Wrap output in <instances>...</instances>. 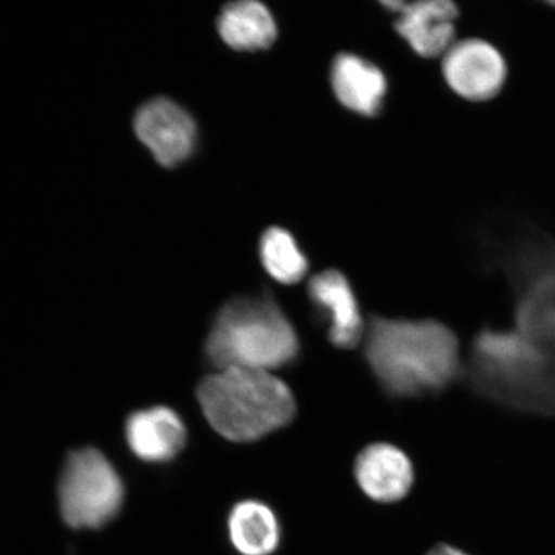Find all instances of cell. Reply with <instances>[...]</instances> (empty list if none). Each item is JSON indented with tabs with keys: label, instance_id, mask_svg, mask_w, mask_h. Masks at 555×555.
<instances>
[{
	"label": "cell",
	"instance_id": "7",
	"mask_svg": "<svg viewBox=\"0 0 555 555\" xmlns=\"http://www.w3.org/2000/svg\"><path fill=\"white\" fill-rule=\"evenodd\" d=\"M442 76L461 99L485 103L503 93L509 67L495 44L481 38H467L456 40L442 55Z\"/></svg>",
	"mask_w": 555,
	"mask_h": 555
},
{
	"label": "cell",
	"instance_id": "9",
	"mask_svg": "<svg viewBox=\"0 0 555 555\" xmlns=\"http://www.w3.org/2000/svg\"><path fill=\"white\" fill-rule=\"evenodd\" d=\"M385 5L398 13L397 31L422 57H442L455 43L460 9L451 0L387 2Z\"/></svg>",
	"mask_w": 555,
	"mask_h": 555
},
{
	"label": "cell",
	"instance_id": "6",
	"mask_svg": "<svg viewBox=\"0 0 555 555\" xmlns=\"http://www.w3.org/2000/svg\"><path fill=\"white\" fill-rule=\"evenodd\" d=\"M121 477L106 455L87 448L68 455L59 485L62 517L74 529H100L121 509Z\"/></svg>",
	"mask_w": 555,
	"mask_h": 555
},
{
	"label": "cell",
	"instance_id": "8",
	"mask_svg": "<svg viewBox=\"0 0 555 555\" xmlns=\"http://www.w3.org/2000/svg\"><path fill=\"white\" fill-rule=\"evenodd\" d=\"M134 130L156 162L176 168L189 158L197 143L193 117L178 103L159 96L137 111Z\"/></svg>",
	"mask_w": 555,
	"mask_h": 555
},
{
	"label": "cell",
	"instance_id": "14",
	"mask_svg": "<svg viewBox=\"0 0 555 555\" xmlns=\"http://www.w3.org/2000/svg\"><path fill=\"white\" fill-rule=\"evenodd\" d=\"M218 31L224 43L235 51L267 50L276 39L278 27L272 12L256 0H241L225 5L218 18Z\"/></svg>",
	"mask_w": 555,
	"mask_h": 555
},
{
	"label": "cell",
	"instance_id": "1",
	"mask_svg": "<svg viewBox=\"0 0 555 555\" xmlns=\"http://www.w3.org/2000/svg\"><path fill=\"white\" fill-rule=\"evenodd\" d=\"M482 247L509 288L513 330L555 358V240L532 221L504 218L485 233Z\"/></svg>",
	"mask_w": 555,
	"mask_h": 555
},
{
	"label": "cell",
	"instance_id": "2",
	"mask_svg": "<svg viewBox=\"0 0 555 555\" xmlns=\"http://www.w3.org/2000/svg\"><path fill=\"white\" fill-rule=\"evenodd\" d=\"M364 337L366 362L393 397L439 392L461 373L460 344L442 323L374 318Z\"/></svg>",
	"mask_w": 555,
	"mask_h": 555
},
{
	"label": "cell",
	"instance_id": "12",
	"mask_svg": "<svg viewBox=\"0 0 555 555\" xmlns=\"http://www.w3.org/2000/svg\"><path fill=\"white\" fill-rule=\"evenodd\" d=\"M125 439L138 460L166 463L184 449L186 428L176 411L168 406H154L129 416L125 423Z\"/></svg>",
	"mask_w": 555,
	"mask_h": 555
},
{
	"label": "cell",
	"instance_id": "11",
	"mask_svg": "<svg viewBox=\"0 0 555 555\" xmlns=\"http://www.w3.org/2000/svg\"><path fill=\"white\" fill-rule=\"evenodd\" d=\"M356 477L367 498L390 504L409 494L414 482V469L404 451L391 443L378 442L358 455Z\"/></svg>",
	"mask_w": 555,
	"mask_h": 555
},
{
	"label": "cell",
	"instance_id": "10",
	"mask_svg": "<svg viewBox=\"0 0 555 555\" xmlns=\"http://www.w3.org/2000/svg\"><path fill=\"white\" fill-rule=\"evenodd\" d=\"M309 296L328 322L330 341L338 349L356 347L365 335L363 317L351 284L338 270H325L311 278Z\"/></svg>",
	"mask_w": 555,
	"mask_h": 555
},
{
	"label": "cell",
	"instance_id": "13",
	"mask_svg": "<svg viewBox=\"0 0 555 555\" xmlns=\"http://www.w3.org/2000/svg\"><path fill=\"white\" fill-rule=\"evenodd\" d=\"M333 92L353 113L374 116L384 104L387 80L372 62L357 54H338L331 68Z\"/></svg>",
	"mask_w": 555,
	"mask_h": 555
},
{
	"label": "cell",
	"instance_id": "17",
	"mask_svg": "<svg viewBox=\"0 0 555 555\" xmlns=\"http://www.w3.org/2000/svg\"><path fill=\"white\" fill-rule=\"evenodd\" d=\"M427 555H468L467 553H464L461 550H457V547L447 545V544H439L433 547L431 551L427 553Z\"/></svg>",
	"mask_w": 555,
	"mask_h": 555
},
{
	"label": "cell",
	"instance_id": "16",
	"mask_svg": "<svg viewBox=\"0 0 555 555\" xmlns=\"http://www.w3.org/2000/svg\"><path fill=\"white\" fill-rule=\"evenodd\" d=\"M260 259L268 274L282 284L301 282L309 262L294 235L283 228H270L260 241Z\"/></svg>",
	"mask_w": 555,
	"mask_h": 555
},
{
	"label": "cell",
	"instance_id": "5",
	"mask_svg": "<svg viewBox=\"0 0 555 555\" xmlns=\"http://www.w3.org/2000/svg\"><path fill=\"white\" fill-rule=\"evenodd\" d=\"M300 339L272 297H238L219 311L208 333L206 356L220 370L270 372L294 363Z\"/></svg>",
	"mask_w": 555,
	"mask_h": 555
},
{
	"label": "cell",
	"instance_id": "3",
	"mask_svg": "<svg viewBox=\"0 0 555 555\" xmlns=\"http://www.w3.org/2000/svg\"><path fill=\"white\" fill-rule=\"evenodd\" d=\"M464 373L472 390L486 400L519 413L555 415V358L515 330L478 333Z\"/></svg>",
	"mask_w": 555,
	"mask_h": 555
},
{
	"label": "cell",
	"instance_id": "4",
	"mask_svg": "<svg viewBox=\"0 0 555 555\" xmlns=\"http://www.w3.org/2000/svg\"><path fill=\"white\" fill-rule=\"evenodd\" d=\"M197 399L208 425L233 442H253L289 425L296 400L267 371L228 367L199 382Z\"/></svg>",
	"mask_w": 555,
	"mask_h": 555
},
{
	"label": "cell",
	"instance_id": "15",
	"mask_svg": "<svg viewBox=\"0 0 555 555\" xmlns=\"http://www.w3.org/2000/svg\"><path fill=\"white\" fill-rule=\"evenodd\" d=\"M228 533L241 555H272L281 544V525L272 508L259 501H243L228 517Z\"/></svg>",
	"mask_w": 555,
	"mask_h": 555
}]
</instances>
